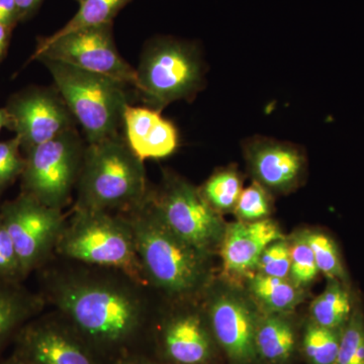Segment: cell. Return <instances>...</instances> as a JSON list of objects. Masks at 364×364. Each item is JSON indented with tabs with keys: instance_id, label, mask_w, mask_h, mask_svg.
Instances as JSON below:
<instances>
[{
	"instance_id": "836d02e7",
	"label": "cell",
	"mask_w": 364,
	"mask_h": 364,
	"mask_svg": "<svg viewBox=\"0 0 364 364\" xmlns=\"http://www.w3.org/2000/svg\"><path fill=\"white\" fill-rule=\"evenodd\" d=\"M21 176V173L18 170L9 168V167L0 164V195Z\"/></svg>"
},
{
	"instance_id": "d6a6232c",
	"label": "cell",
	"mask_w": 364,
	"mask_h": 364,
	"mask_svg": "<svg viewBox=\"0 0 364 364\" xmlns=\"http://www.w3.org/2000/svg\"><path fill=\"white\" fill-rule=\"evenodd\" d=\"M20 14L21 21L31 18L39 9L43 0H14Z\"/></svg>"
},
{
	"instance_id": "ac0fdd59",
	"label": "cell",
	"mask_w": 364,
	"mask_h": 364,
	"mask_svg": "<svg viewBox=\"0 0 364 364\" xmlns=\"http://www.w3.org/2000/svg\"><path fill=\"white\" fill-rule=\"evenodd\" d=\"M301 335L294 313L261 314L255 335L260 364H293Z\"/></svg>"
},
{
	"instance_id": "e0dca14e",
	"label": "cell",
	"mask_w": 364,
	"mask_h": 364,
	"mask_svg": "<svg viewBox=\"0 0 364 364\" xmlns=\"http://www.w3.org/2000/svg\"><path fill=\"white\" fill-rule=\"evenodd\" d=\"M124 140L139 159H161L176 152L179 135L173 123L147 107L127 105L123 117Z\"/></svg>"
},
{
	"instance_id": "e575fe53",
	"label": "cell",
	"mask_w": 364,
	"mask_h": 364,
	"mask_svg": "<svg viewBox=\"0 0 364 364\" xmlns=\"http://www.w3.org/2000/svg\"><path fill=\"white\" fill-rule=\"evenodd\" d=\"M14 28L13 26L1 25L0 23V63L6 57Z\"/></svg>"
},
{
	"instance_id": "4dcf8cb0",
	"label": "cell",
	"mask_w": 364,
	"mask_h": 364,
	"mask_svg": "<svg viewBox=\"0 0 364 364\" xmlns=\"http://www.w3.org/2000/svg\"><path fill=\"white\" fill-rule=\"evenodd\" d=\"M0 164L18 170L21 173L25 166V157L21 155V143L16 136L0 141Z\"/></svg>"
},
{
	"instance_id": "603a6c76",
	"label": "cell",
	"mask_w": 364,
	"mask_h": 364,
	"mask_svg": "<svg viewBox=\"0 0 364 364\" xmlns=\"http://www.w3.org/2000/svg\"><path fill=\"white\" fill-rule=\"evenodd\" d=\"M342 330H333L306 321L299 350L308 364H336Z\"/></svg>"
},
{
	"instance_id": "8d00e7d4",
	"label": "cell",
	"mask_w": 364,
	"mask_h": 364,
	"mask_svg": "<svg viewBox=\"0 0 364 364\" xmlns=\"http://www.w3.org/2000/svg\"><path fill=\"white\" fill-rule=\"evenodd\" d=\"M4 128L11 130V117H9V112H7L6 107H0V133H1L2 129Z\"/></svg>"
},
{
	"instance_id": "30bf717a",
	"label": "cell",
	"mask_w": 364,
	"mask_h": 364,
	"mask_svg": "<svg viewBox=\"0 0 364 364\" xmlns=\"http://www.w3.org/2000/svg\"><path fill=\"white\" fill-rule=\"evenodd\" d=\"M41 59L55 60L134 87L136 85L135 69L117 52L112 23L82 28L56 39L39 40L31 61Z\"/></svg>"
},
{
	"instance_id": "7a4b0ae2",
	"label": "cell",
	"mask_w": 364,
	"mask_h": 364,
	"mask_svg": "<svg viewBox=\"0 0 364 364\" xmlns=\"http://www.w3.org/2000/svg\"><path fill=\"white\" fill-rule=\"evenodd\" d=\"M128 218L146 280L171 298L188 299L213 282L212 256L182 240L146 200Z\"/></svg>"
},
{
	"instance_id": "9c48e42d",
	"label": "cell",
	"mask_w": 364,
	"mask_h": 364,
	"mask_svg": "<svg viewBox=\"0 0 364 364\" xmlns=\"http://www.w3.org/2000/svg\"><path fill=\"white\" fill-rule=\"evenodd\" d=\"M83 147L74 129L25 152L21 193L47 207L62 210L77 184Z\"/></svg>"
},
{
	"instance_id": "83f0119b",
	"label": "cell",
	"mask_w": 364,
	"mask_h": 364,
	"mask_svg": "<svg viewBox=\"0 0 364 364\" xmlns=\"http://www.w3.org/2000/svg\"><path fill=\"white\" fill-rule=\"evenodd\" d=\"M273 212V196L257 182L253 181L242 191L234 210L237 221L256 222L268 219Z\"/></svg>"
},
{
	"instance_id": "d6986e66",
	"label": "cell",
	"mask_w": 364,
	"mask_h": 364,
	"mask_svg": "<svg viewBox=\"0 0 364 364\" xmlns=\"http://www.w3.org/2000/svg\"><path fill=\"white\" fill-rule=\"evenodd\" d=\"M241 284L263 314L294 313L308 296L306 289L294 284L291 279L253 273Z\"/></svg>"
},
{
	"instance_id": "ffe728a7",
	"label": "cell",
	"mask_w": 364,
	"mask_h": 364,
	"mask_svg": "<svg viewBox=\"0 0 364 364\" xmlns=\"http://www.w3.org/2000/svg\"><path fill=\"white\" fill-rule=\"evenodd\" d=\"M21 284L0 282V350L42 308V299Z\"/></svg>"
},
{
	"instance_id": "5b68a950",
	"label": "cell",
	"mask_w": 364,
	"mask_h": 364,
	"mask_svg": "<svg viewBox=\"0 0 364 364\" xmlns=\"http://www.w3.org/2000/svg\"><path fill=\"white\" fill-rule=\"evenodd\" d=\"M135 88L145 107L161 112L177 100H193L203 90L202 56L191 43L159 38L144 50Z\"/></svg>"
},
{
	"instance_id": "ba28073f",
	"label": "cell",
	"mask_w": 364,
	"mask_h": 364,
	"mask_svg": "<svg viewBox=\"0 0 364 364\" xmlns=\"http://www.w3.org/2000/svg\"><path fill=\"white\" fill-rule=\"evenodd\" d=\"M203 312L230 364H260L255 335L260 309L241 284L220 279L205 289Z\"/></svg>"
},
{
	"instance_id": "f35d334b",
	"label": "cell",
	"mask_w": 364,
	"mask_h": 364,
	"mask_svg": "<svg viewBox=\"0 0 364 364\" xmlns=\"http://www.w3.org/2000/svg\"><path fill=\"white\" fill-rule=\"evenodd\" d=\"M78 1H79V0H78Z\"/></svg>"
},
{
	"instance_id": "52a82bcc",
	"label": "cell",
	"mask_w": 364,
	"mask_h": 364,
	"mask_svg": "<svg viewBox=\"0 0 364 364\" xmlns=\"http://www.w3.org/2000/svg\"><path fill=\"white\" fill-rule=\"evenodd\" d=\"M148 203L182 240L208 255L219 253L227 223L208 205L200 188L165 172L160 188L150 191Z\"/></svg>"
},
{
	"instance_id": "7c38bea8",
	"label": "cell",
	"mask_w": 364,
	"mask_h": 364,
	"mask_svg": "<svg viewBox=\"0 0 364 364\" xmlns=\"http://www.w3.org/2000/svg\"><path fill=\"white\" fill-rule=\"evenodd\" d=\"M4 107L23 153L74 129L75 124L56 88L31 86L11 95Z\"/></svg>"
},
{
	"instance_id": "44dd1931",
	"label": "cell",
	"mask_w": 364,
	"mask_h": 364,
	"mask_svg": "<svg viewBox=\"0 0 364 364\" xmlns=\"http://www.w3.org/2000/svg\"><path fill=\"white\" fill-rule=\"evenodd\" d=\"M326 279L325 289L311 303L309 318L322 327L343 330L358 303L356 296L350 284L338 279Z\"/></svg>"
},
{
	"instance_id": "4fadbf2b",
	"label": "cell",
	"mask_w": 364,
	"mask_h": 364,
	"mask_svg": "<svg viewBox=\"0 0 364 364\" xmlns=\"http://www.w3.org/2000/svg\"><path fill=\"white\" fill-rule=\"evenodd\" d=\"M242 147L253 181L272 196L289 195L305 181L308 160L296 144L254 136L246 139Z\"/></svg>"
},
{
	"instance_id": "f546056e",
	"label": "cell",
	"mask_w": 364,
	"mask_h": 364,
	"mask_svg": "<svg viewBox=\"0 0 364 364\" xmlns=\"http://www.w3.org/2000/svg\"><path fill=\"white\" fill-rule=\"evenodd\" d=\"M23 279L18 254L0 215V282H21Z\"/></svg>"
},
{
	"instance_id": "74e56055",
	"label": "cell",
	"mask_w": 364,
	"mask_h": 364,
	"mask_svg": "<svg viewBox=\"0 0 364 364\" xmlns=\"http://www.w3.org/2000/svg\"><path fill=\"white\" fill-rule=\"evenodd\" d=\"M1 364H33L31 363L30 361L26 360V358H23V356H21L20 354L16 353V352H14L13 355L11 358L6 359Z\"/></svg>"
},
{
	"instance_id": "8fae6325",
	"label": "cell",
	"mask_w": 364,
	"mask_h": 364,
	"mask_svg": "<svg viewBox=\"0 0 364 364\" xmlns=\"http://www.w3.org/2000/svg\"><path fill=\"white\" fill-rule=\"evenodd\" d=\"M4 220L26 279L44 264L60 240L64 226L61 210L47 207L21 193L0 205Z\"/></svg>"
},
{
	"instance_id": "8992f818",
	"label": "cell",
	"mask_w": 364,
	"mask_h": 364,
	"mask_svg": "<svg viewBox=\"0 0 364 364\" xmlns=\"http://www.w3.org/2000/svg\"><path fill=\"white\" fill-rule=\"evenodd\" d=\"M71 259L117 268L136 284H145L142 265L128 220L109 213L76 208L75 215L57 244Z\"/></svg>"
},
{
	"instance_id": "2e32d148",
	"label": "cell",
	"mask_w": 364,
	"mask_h": 364,
	"mask_svg": "<svg viewBox=\"0 0 364 364\" xmlns=\"http://www.w3.org/2000/svg\"><path fill=\"white\" fill-rule=\"evenodd\" d=\"M284 237L279 223L272 218L227 224L219 249L223 279L242 284L246 277L255 272L263 250L272 242Z\"/></svg>"
},
{
	"instance_id": "277c9868",
	"label": "cell",
	"mask_w": 364,
	"mask_h": 364,
	"mask_svg": "<svg viewBox=\"0 0 364 364\" xmlns=\"http://www.w3.org/2000/svg\"><path fill=\"white\" fill-rule=\"evenodd\" d=\"M39 61L51 73L55 88L82 127L88 144L119 135L129 105L128 85L55 60Z\"/></svg>"
},
{
	"instance_id": "4316f807",
	"label": "cell",
	"mask_w": 364,
	"mask_h": 364,
	"mask_svg": "<svg viewBox=\"0 0 364 364\" xmlns=\"http://www.w3.org/2000/svg\"><path fill=\"white\" fill-rule=\"evenodd\" d=\"M289 241L291 251L289 279L298 286L308 289L320 274L312 249L301 230L289 236Z\"/></svg>"
},
{
	"instance_id": "cb8c5ba5",
	"label": "cell",
	"mask_w": 364,
	"mask_h": 364,
	"mask_svg": "<svg viewBox=\"0 0 364 364\" xmlns=\"http://www.w3.org/2000/svg\"><path fill=\"white\" fill-rule=\"evenodd\" d=\"M301 232L312 249L318 272L324 274L326 279H338L345 284H350L338 244L331 235L318 229H305Z\"/></svg>"
},
{
	"instance_id": "5bb4252c",
	"label": "cell",
	"mask_w": 364,
	"mask_h": 364,
	"mask_svg": "<svg viewBox=\"0 0 364 364\" xmlns=\"http://www.w3.org/2000/svg\"><path fill=\"white\" fill-rule=\"evenodd\" d=\"M14 340V352L33 364H97L92 349L71 326L31 320Z\"/></svg>"
},
{
	"instance_id": "1f68e13d",
	"label": "cell",
	"mask_w": 364,
	"mask_h": 364,
	"mask_svg": "<svg viewBox=\"0 0 364 364\" xmlns=\"http://www.w3.org/2000/svg\"><path fill=\"white\" fill-rule=\"evenodd\" d=\"M21 23L20 14L14 0H0V23L13 26Z\"/></svg>"
},
{
	"instance_id": "f1b7e54d",
	"label": "cell",
	"mask_w": 364,
	"mask_h": 364,
	"mask_svg": "<svg viewBox=\"0 0 364 364\" xmlns=\"http://www.w3.org/2000/svg\"><path fill=\"white\" fill-rule=\"evenodd\" d=\"M291 251L289 237L270 243L261 253L255 272L267 277L289 279Z\"/></svg>"
},
{
	"instance_id": "484cf974",
	"label": "cell",
	"mask_w": 364,
	"mask_h": 364,
	"mask_svg": "<svg viewBox=\"0 0 364 364\" xmlns=\"http://www.w3.org/2000/svg\"><path fill=\"white\" fill-rule=\"evenodd\" d=\"M336 364H364V312L358 301L342 330Z\"/></svg>"
},
{
	"instance_id": "9a60e30c",
	"label": "cell",
	"mask_w": 364,
	"mask_h": 364,
	"mask_svg": "<svg viewBox=\"0 0 364 364\" xmlns=\"http://www.w3.org/2000/svg\"><path fill=\"white\" fill-rule=\"evenodd\" d=\"M159 346L169 364H212L219 350L203 310L179 311L167 318Z\"/></svg>"
},
{
	"instance_id": "d4e9b609",
	"label": "cell",
	"mask_w": 364,
	"mask_h": 364,
	"mask_svg": "<svg viewBox=\"0 0 364 364\" xmlns=\"http://www.w3.org/2000/svg\"><path fill=\"white\" fill-rule=\"evenodd\" d=\"M131 0H79V9L75 16L63 28L49 36V39H56L66 33L112 23L114 16Z\"/></svg>"
},
{
	"instance_id": "3957f363",
	"label": "cell",
	"mask_w": 364,
	"mask_h": 364,
	"mask_svg": "<svg viewBox=\"0 0 364 364\" xmlns=\"http://www.w3.org/2000/svg\"><path fill=\"white\" fill-rule=\"evenodd\" d=\"M76 186V208L109 214L140 208L150 193L144 162L119 135L88 144Z\"/></svg>"
},
{
	"instance_id": "7402d4cb",
	"label": "cell",
	"mask_w": 364,
	"mask_h": 364,
	"mask_svg": "<svg viewBox=\"0 0 364 364\" xmlns=\"http://www.w3.org/2000/svg\"><path fill=\"white\" fill-rule=\"evenodd\" d=\"M243 189V178L236 165L215 170L200 188L208 205L222 215L234 212Z\"/></svg>"
},
{
	"instance_id": "6da1fadb",
	"label": "cell",
	"mask_w": 364,
	"mask_h": 364,
	"mask_svg": "<svg viewBox=\"0 0 364 364\" xmlns=\"http://www.w3.org/2000/svg\"><path fill=\"white\" fill-rule=\"evenodd\" d=\"M54 299L72 329L91 349L121 350L135 338L142 326L141 301L117 284L71 279L61 282Z\"/></svg>"
},
{
	"instance_id": "d590c367",
	"label": "cell",
	"mask_w": 364,
	"mask_h": 364,
	"mask_svg": "<svg viewBox=\"0 0 364 364\" xmlns=\"http://www.w3.org/2000/svg\"><path fill=\"white\" fill-rule=\"evenodd\" d=\"M119 364H158L154 361L149 360L145 358H140V356H127L119 359Z\"/></svg>"
}]
</instances>
